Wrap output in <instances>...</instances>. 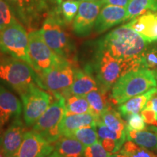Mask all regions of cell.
Here are the masks:
<instances>
[{"mask_svg": "<svg viewBox=\"0 0 157 157\" xmlns=\"http://www.w3.org/2000/svg\"><path fill=\"white\" fill-rule=\"evenodd\" d=\"M98 47L119 60L141 63L142 56L148 46L140 35L124 25L105 35L98 42Z\"/></svg>", "mask_w": 157, "mask_h": 157, "instance_id": "obj_1", "label": "cell"}, {"mask_svg": "<svg viewBox=\"0 0 157 157\" xmlns=\"http://www.w3.org/2000/svg\"><path fill=\"white\" fill-rule=\"evenodd\" d=\"M140 68V63L119 60L107 50L98 47L93 63L86 66L84 70L95 77L100 88L109 92L121 76Z\"/></svg>", "mask_w": 157, "mask_h": 157, "instance_id": "obj_2", "label": "cell"}, {"mask_svg": "<svg viewBox=\"0 0 157 157\" xmlns=\"http://www.w3.org/2000/svg\"><path fill=\"white\" fill-rule=\"evenodd\" d=\"M156 87L157 81L154 72L148 68H140L121 76L111 88L110 98L114 105H120Z\"/></svg>", "mask_w": 157, "mask_h": 157, "instance_id": "obj_3", "label": "cell"}, {"mask_svg": "<svg viewBox=\"0 0 157 157\" xmlns=\"http://www.w3.org/2000/svg\"><path fill=\"white\" fill-rule=\"evenodd\" d=\"M0 80L22 96L34 85H39V76L28 63L14 58H0Z\"/></svg>", "mask_w": 157, "mask_h": 157, "instance_id": "obj_4", "label": "cell"}, {"mask_svg": "<svg viewBox=\"0 0 157 157\" xmlns=\"http://www.w3.org/2000/svg\"><path fill=\"white\" fill-rule=\"evenodd\" d=\"M40 32L45 42L55 53L71 61L70 59L74 56V44L63 21L57 15L56 12L46 17Z\"/></svg>", "mask_w": 157, "mask_h": 157, "instance_id": "obj_5", "label": "cell"}, {"mask_svg": "<svg viewBox=\"0 0 157 157\" xmlns=\"http://www.w3.org/2000/svg\"><path fill=\"white\" fill-rule=\"evenodd\" d=\"M0 52L24 61L33 68L29 56V35L17 21L0 31Z\"/></svg>", "mask_w": 157, "mask_h": 157, "instance_id": "obj_6", "label": "cell"}, {"mask_svg": "<svg viewBox=\"0 0 157 157\" xmlns=\"http://www.w3.org/2000/svg\"><path fill=\"white\" fill-rule=\"evenodd\" d=\"M55 95L57 101L49 106L33 127V130L50 143H56L61 137L60 125L66 112V98L60 95Z\"/></svg>", "mask_w": 157, "mask_h": 157, "instance_id": "obj_7", "label": "cell"}, {"mask_svg": "<svg viewBox=\"0 0 157 157\" xmlns=\"http://www.w3.org/2000/svg\"><path fill=\"white\" fill-rule=\"evenodd\" d=\"M29 56L33 68L38 75L46 73L63 60L50 48L40 31H32L29 34Z\"/></svg>", "mask_w": 157, "mask_h": 157, "instance_id": "obj_8", "label": "cell"}, {"mask_svg": "<svg viewBox=\"0 0 157 157\" xmlns=\"http://www.w3.org/2000/svg\"><path fill=\"white\" fill-rule=\"evenodd\" d=\"M74 74L75 68L72 62L63 58L46 73L38 75L39 86L55 95H62L73 83Z\"/></svg>", "mask_w": 157, "mask_h": 157, "instance_id": "obj_9", "label": "cell"}, {"mask_svg": "<svg viewBox=\"0 0 157 157\" xmlns=\"http://www.w3.org/2000/svg\"><path fill=\"white\" fill-rule=\"evenodd\" d=\"M20 21L30 28L53 12L50 10L52 4L61 5V0H5Z\"/></svg>", "mask_w": 157, "mask_h": 157, "instance_id": "obj_10", "label": "cell"}, {"mask_svg": "<svg viewBox=\"0 0 157 157\" xmlns=\"http://www.w3.org/2000/svg\"><path fill=\"white\" fill-rule=\"evenodd\" d=\"M39 85H34L22 96L23 119L26 126H33L50 106L51 96Z\"/></svg>", "mask_w": 157, "mask_h": 157, "instance_id": "obj_11", "label": "cell"}, {"mask_svg": "<svg viewBox=\"0 0 157 157\" xmlns=\"http://www.w3.org/2000/svg\"><path fill=\"white\" fill-rule=\"evenodd\" d=\"M103 2L101 0H80V5L74 17L73 30L78 36H86L95 26Z\"/></svg>", "mask_w": 157, "mask_h": 157, "instance_id": "obj_12", "label": "cell"}, {"mask_svg": "<svg viewBox=\"0 0 157 157\" xmlns=\"http://www.w3.org/2000/svg\"><path fill=\"white\" fill-rule=\"evenodd\" d=\"M55 147L34 130L25 132L21 146L13 157H44Z\"/></svg>", "mask_w": 157, "mask_h": 157, "instance_id": "obj_13", "label": "cell"}, {"mask_svg": "<svg viewBox=\"0 0 157 157\" xmlns=\"http://www.w3.org/2000/svg\"><path fill=\"white\" fill-rule=\"evenodd\" d=\"M26 132L25 126L20 117L15 118L10 125L0 137V146L7 157H13L22 143Z\"/></svg>", "mask_w": 157, "mask_h": 157, "instance_id": "obj_14", "label": "cell"}, {"mask_svg": "<svg viewBox=\"0 0 157 157\" xmlns=\"http://www.w3.org/2000/svg\"><path fill=\"white\" fill-rule=\"evenodd\" d=\"M125 25L140 35L147 43L157 42V11L135 17Z\"/></svg>", "mask_w": 157, "mask_h": 157, "instance_id": "obj_15", "label": "cell"}, {"mask_svg": "<svg viewBox=\"0 0 157 157\" xmlns=\"http://www.w3.org/2000/svg\"><path fill=\"white\" fill-rule=\"evenodd\" d=\"M127 20H128V17L126 7L105 5L100 11L94 29L96 33L101 34Z\"/></svg>", "mask_w": 157, "mask_h": 157, "instance_id": "obj_16", "label": "cell"}, {"mask_svg": "<svg viewBox=\"0 0 157 157\" xmlns=\"http://www.w3.org/2000/svg\"><path fill=\"white\" fill-rule=\"evenodd\" d=\"M98 88H99V85L91 74L85 70L75 69L73 83L66 91L62 94V96L65 98L70 95L85 97L88 93Z\"/></svg>", "mask_w": 157, "mask_h": 157, "instance_id": "obj_17", "label": "cell"}, {"mask_svg": "<svg viewBox=\"0 0 157 157\" xmlns=\"http://www.w3.org/2000/svg\"><path fill=\"white\" fill-rule=\"evenodd\" d=\"M22 112L21 101L9 90L0 84V121L5 125L11 118H17Z\"/></svg>", "mask_w": 157, "mask_h": 157, "instance_id": "obj_18", "label": "cell"}, {"mask_svg": "<svg viewBox=\"0 0 157 157\" xmlns=\"http://www.w3.org/2000/svg\"><path fill=\"white\" fill-rule=\"evenodd\" d=\"M98 119L90 113L82 114H66L60 125L61 136L68 137L76 129L83 127L96 126Z\"/></svg>", "mask_w": 157, "mask_h": 157, "instance_id": "obj_19", "label": "cell"}, {"mask_svg": "<svg viewBox=\"0 0 157 157\" xmlns=\"http://www.w3.org/2000/svg\"><path fill=\"white\" fill-rule=\"evenodd\" d=\"M157 94V87L152 88L142 95L133 97L124 103L119 105L118 111L121 117L126 118L127 116L140 112L146 106V103Z\"/></svg>", "mask_w": 157, "mask_h": 157, "instance_id": "obj_20", "label": "cell"}, {"mask_svg": "<svg viewBox=\"0 0 157 157\" xmlns=\"http://www.w3.org/2000/svg\"><path fill=\"white\" fill-rule=\"evenodd\" d=\"M85 98L90 104L91 111L90 113L94 115L98 121L100 120V118L103 112L111 107L110 105L108 92L100 87L90 92L85 96Z\"/></svg>", "mask_w": 157, "mask_h": 157, "instance_id": "obj_21", "label": "cell"}, {"mask_svg": "<svg viewBox=\"0 0 157 157\" xmlns=\"http://www.w3.org/2000/svg\"><path fill=\"white\" fill-rule=\"evenodd\" d=\"M55 151L63 157H83L85 146L71 137H60L55 144Z\"/></svg>", "mask_w": 157, "mask_h": 157, "instance_id": "obj_22", "label": "cell"}, {"mask_svg": "<svg viewBox=\"0 0 157 157\" xmlns=\"http://www.w3.org/2000/svg\"><path fill=\"white\" fill-rule=\"evenodd\" d=\"M127 140L151 151H157V132L151 129L140 131L126 130Z\"/></svg>", "mask_w": 157, "mask_h": 157, "instance_id": "obj_23", "label": "cell"}, {"mask_svg": "<svg viewBox=\"0 0 157 157\" xmlns=\"http://www.w3.org/2000/svg\"><path fill=\"white\" fill-rule=\"evenodd\" d=\"M126 8L128 20L132 19L148 12H156L157 0H129Z\"/></svg>", "mask_w": 157, "mask_h": 157, "instance_id": "obj_24", "label": "cell"}, {"mask_svg": "<svg viewBox=\"0 0 157 157\" xmlns=\"http://www.w3.org/2000/svg\"><path fill=\"white\" fill-rule=\"evenodd\" d=\"M100 120L109 128L118 132H125L127 130L126 121L121 118L119 111L110 107L101 115Z\"/></svg>", "mask_w": 157, "mask_h": 157, "instance_id": "obj_25", "label": "cell"}, {"mask_svg": "<svg viewBox=\"0 0 157 157\" xmlns=\"http://www.w3.org/2000/svg\"><path fill=\"white\" fill-rule=\"evenodd\" d=\"M66 114L68 115L91 112L90 104L86 98L77 95H70L66 98Z\"/></svg>", "mask_w": 157, "mask_h": 157, "instance_id": "obj_26", "label": "cell"}, {"mask_svg": "<svg viewBox=\"0 0 157 157\" xmlns=\"http://www.w3.org/2000/svg\"><path fill=\"white\" fill-rule=\"evenodd\" d=\"M68 137L78 140L85 147L91 146L99 141L95 126L81 127L72 132Z\"/></svg>", "mask_w": 157, "mask_h": 157, "instance_id": "obj_27", "label": "cell"}, {"mask_svg": "<svg viewBox=\"0 0 157 157\" xmlns=\"http://www.w3.org/2000/svg\"><path fill=\"white\" fill-rule=\"evenodd\" d=\"M96 130H97L99 141L104 139H109L117 141L119 144L123 146L127 140V135L125 132H118L113 130L106 125L104 124L101 120L96 122Z\"/></svg>", "mask_w": 157, "mask_h": 157, "instance_id": "obj_28", "label": "cell"}, {"mask_svg": "<svg viewBox=\"0 0 157 157\" xmlns=\"http://www.w3.org/2000/svg\"><path fill=\"white\" fill-rule=\"evenodd\" d=\"M119 151L127 157H157L154 151L137 146L131 140L125 141Z\"/></svg>", "mask_w": 157, "mask_h": 157, "instance_id": "obj_29", "label": "cell"}, {"mask_svg": "<svg viewBox=\"0 0 157 157\" xmlns=\"http://www.w3.org/2000/svg\"><path fill=\"white\" fill-rule=\"evenodd\" d=\"M15 21L17 19L10 5L5 0H0V31Z\"/></svg>", "mask_w": 157, "mask_h": 157, "instance_id": "obj_30", "label": "cell"}, {"mask_svg": "<svg viewBox=\"0 0 157 157\" xmlns=\"http://www.w3.org/2000/svg\"><path fill=\"white\" fill-rule=\"evenodd\" d=\"M142 67L154 71L157 68V45L147 47L141 58Z\"/></svg>", "mask_w": 157, "mask_h": 157, "instance_id": "obj_31", "label": "cell"}, {"mask_svg": "<svg viewBox=\"0 0 157 157\" xmlns=\"http://www.w3.org/2000/svg\"><path fill=\"white\" fill-rule=\"evenodd\" d=\"M80 5L79 1H68L63 2L60 6V10L61 11L63 16L66 23H70L74 19L77 14L78 7Z\"/></svg>", "mask_w": 157, "mask_h": 157, "instance_id": "obj_32", "label": "cell"}, {"mask_svg": "<svg viewBox=\"0 0 157 157\" xmlns=\"http://www.w3.org/2000/svg\"><path fill=\"white\" fill-rule=\"evenodd\" d=\"M127 130L140 131L146 129V123L141 114L132 113L125 118Z\"/></svg>", "mask_w": 157, "mask_h": 157, "instance_id": "obj_33", "label": "cell"}, {"mask_svg": "<svg viewBox=\"0 0 157 157\" xmlns=\"http://www.w3.org/2000/svg\"><path fill=\"white\" fill-rule=\"evenodd\" d=\"M141 116H142L144 121L146 124L154 126H157V121L155 117V113L153 110L148 105H146L144 109L141 111Z\"/></svg>", "mask_w": 157, "mask_h": 157, "instance_id": "obj_34", "label": "cell"}, {"mask_svg": "<svg viewBox=\"0 0 157 157\" xmlns=\"http://www.w3.org/2000/svg\"><path fill=\"white\" fill-rule=\"evenodd\" d=\"M103 5L127 7L129 0H101Z\"/></svg>", "mask_w": 157, "mask_h": 157, "instance_id": "obj_35", "label": "cell"}, {"mask_svg": "<svg viewBox=\"0 0 157 157\" xmlns=\"http://www.w3.org/2000/svg\"><path fill=\"white\" fill-rule=\"evenodd\" d=\"M146 105H148L153 110L155 113V117H156V120L157 121V94H156L151 99L146 103Z\"/></svg>", "mask_w": 157, "mask_h": 157, "instance_id": "obj_36", "label": "cell"}, {"mask_svg": "<svg viewBox=\"0 0 157 157\" xmlns=\"http://www.w3.org/2000/svg\"><path fill=\"white\" fill-rule=\"evenodd\" d=\"M44 157H63V156H60V155L59 154L58 152L56 151H53L51 153V154H48V156H44Z\"/></svg>", "mask_w": 157, "mask_h": 157, "instance_id": "obj_37", "label": "cell"}, {"mask_svg": "<svg viewBox=\"0 0 157 157\" xmlns=\"http://www.w3.org/2000/svg\"><path fill=\"white\" fill-rule=\"evenodd\" d=\"M110 157H127L125 155H124L120 153L119 151H118L117 153H114V154H110Z\"/></svg>", "mask_w": 157, "mask_h": 157, "instance_id": "obj_38", "label": "cell"}, {"mask_svg": "<svg viewBox=\"0 0 157 157\" xmlns=\"http://www.w3.org/2000/svg\"><path fill=\"white\" fill-rule=\"evenodd\" d=\"M0 157H7V155L4 151V150L2 148V147L0 146Z\"/></svg>", "mask_w": 157, "mask_h": 157, "instance_id": "obj_39", "label": "cell"}, {"mask_svg": "<svg viewBox=\"0 0 157 157\" xmlns=\"http://www.w3.org/2000/svg\"><path fill=\"white\" fill-rule=\"evenodd\" d=\"M148 129H151V130L155 131V132H157V126H151V127H148Z\"/></svg>", "mask_w": 157, "mask_h": 157, "instance_id": "obj_40", "label": "cell"}, {"mask_svg": "<svg viewBox=\"0 0 157 157\" xmlns=\"http://www.w3.org/2000/svg\"><path fill=\"white\" fill-rule=\"evenodd\" d=\"M2 127H3V125L2 124L1 121H0V134H1V132H2Z\"/></svg>", "mask_w": 157, "mask_h": 157, "instance_id": "obj_41", "label": "cell"}, {"mask_svg": "<svg viewBox=\"0 0 157 157\" xmlns=\"http://www.w3.org/2000/svg\"><path fill=\"white\" fill-rule=\"evenodd\" d=\"M154 74H155V76H156V81H157V68L156 70L154 71Z\"/></svg>", "mask_w": 157, "mask_h": 157, "instance_id": "obj_42", "label": "cell"}]
</instances>
